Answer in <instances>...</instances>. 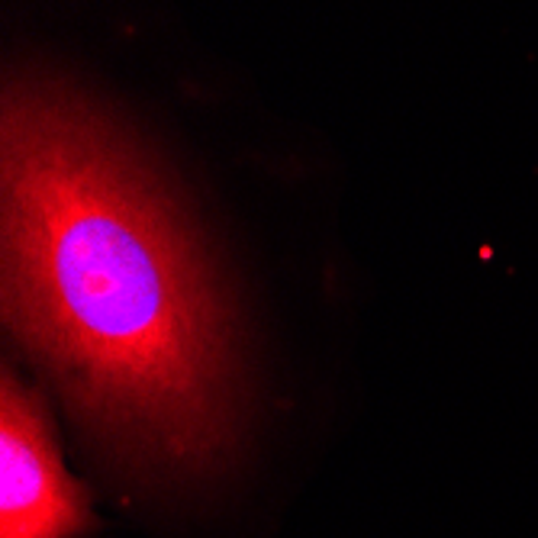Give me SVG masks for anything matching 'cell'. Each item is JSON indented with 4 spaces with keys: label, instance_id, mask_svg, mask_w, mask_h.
Masks as SVG:
<instances>
[{
    "label": "cell",
    "instance_id": "6da1fadb",
    "mask_svg": "<svg viewBox=\"0 0 538 538\" xmlns=\"http://www.w3.org/2000/svg\"><path fill=\"white\" fill-rule=\"evenodd\" d=\"M4 319L68 410L168 468L223 455L236 410L229 300L142 145L49 78L4 91Z\"/></svg>",
    "mask_w": 538,
    "mask_h": 538
},
{
    "label": "cell",
    "instance_id": "7a4b0ae2",
    "mask_svg": "<svg viewBox=\"0 0 538 538\" xmlns=\"http://www.w3.org/2000/svg\"><path fill=\"white\" fill-rule=\"evenodd\" d=\"M87 490L65 471L49 406L17 374L0 377V538L91 532Z\"/></svg>",
    "mask_w": 538,
    "mask_h": 538
}]
</instances>
